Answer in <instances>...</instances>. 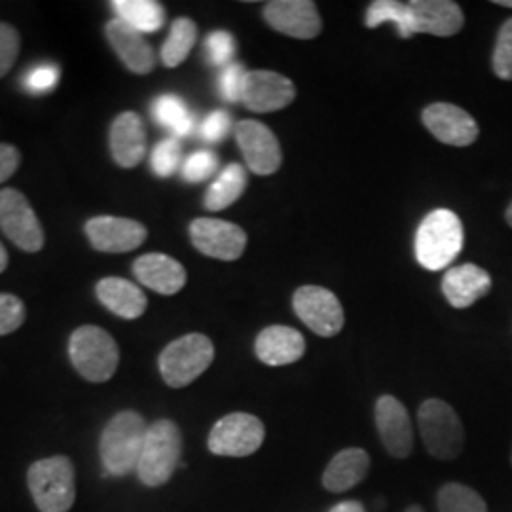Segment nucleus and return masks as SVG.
I'll use <instances>...</instances> for the list:
<instances>
[{"mask_svg":"<svg viewBox=\"0 0 512 512\" xmlns=\"http://www.w3.org/2000/svg\"><path fill=\"white\" fill-rule=\"evenodd\" d=\"M266 429L264 423L253 414L236 412L220 418L211 433L207 446L211 454L224 458H247L264 444Z\"/></svg>","mask_w":512,"mask_h":512,"instance_id":"8","label":"nucleus"},{"mask_svg":"<svg viewBox=\"0 0 512 512\" xmlns=\"http://www.w3.org/2000/svg\"><path fill=\"white\" fill-rule=\"evenodd\" d=\"M494 73L501 80H512V18L499 29L494 50Z\"/></svg>","mask_w":512,"mask_h":512,"instance_id":"35","label":"nucleus"},{"mask_svg":"<svg viewBox=\"0 0 512 512\" xmlns=\"http://www.w3.org/2000/svg\"><path fill=\"white\" fill-rule=\"evenodd\" d=\"M425 128L429 129L440 143L450 147H469L478 139V124L475 118L452 103L429 105L421 114Z\"/></svg>","mask_w":512,"mask_h":512,"instance_id":"15","label":"nucleus"},{"mask_svg":"<svg viewBox=\"0 0 512 512\" xmlns=\"http://www.w3.org/2000/svg\"><path fill=\"white\" fill-rule=\"evenodd\" d=\"M190 239L205 256L217 260H238L247 247L245 230L228 220L196 219L190 224Z\"/></svg>","mask_w":512,"mask_h":512,"instance_id":"11","label":"nucleus"},{"mask_svg":"<svg viewBox=\"0 0 512 512\" xmlns=\"http://www.w3.org/2000/svg\"><path fill=\"white\" fill-rule=\"evenodd\" d=\"M247 188V171L239 164H230L222 169L215 183L209 186L205 194V207L209 211H222L230 207L232 203L238 202L241 194Z\"/></svg>","mask_w":512,"mask_h":512,"instance_id":"28","label":"nucleus"},{"mask_svg":"<svg viewBox=\"0 0 512 512\" xmlns=\"http://www.w3.org/2000/svg\"><path fill=\"white\" fill-rule=\"evenodd\" d=\"M376 427L380 433V439L384 442L385 450L393 458H408L414 450V431L412 420L408 416V410L404 404L384 395L376 403Z\"/></svg>","mask_w":512,"mask_h":512,"instance_id":"17","label":"nucleus"},{"mask_svg":"<svg viewBox=\"0 0 512 512\" xmlns=\"http://www.w3.org/2000/svg\"><path fill=\"white\" fill-rule=\"evenodd\" d=\"M329 512H366L365 507L359 501H342L336 507H332Z\"/></svg>","mask_w":512,"mask_h":512,"instance_id":"42","label":"nucleus"},{"mask_svg":"<svg viewBox=\"0 0 512 512\" xmlns=\"http://www.w3.org/2000/svg\"><path fill=\"white\" fill-rule=\"evenodd\" d=\"M492 277L476 264H461L450 268L442 279V293L450 306L465 310L471 308L482 296L490 293Z\"/></svg>","mask_w":512,"mask_h":512,"instance_id":"20","label":"nucleus"},{"mask_svg":"<svg viewBox=\"0 0 512 512\" xmlns=\"http://www.w3.org/2000/svg\"><path fill=\"white\" fill-rule=\"evenodd\" d=\"M99 302L109 308L114 315L124 319H137L147 310V296L128 279L107 277L95 287Z\"/></svg>","mask_w":512,"mask_h":512,"instance_id":"25","label":"nucleus"},{"mask_svg":"<svg viewBox=\"0 0 512 512\" xmlns=\"http://www.w3.org/2000/svg\"><path fill=\"white\" fill-rule=\"evenodd\" d=\"M463 249V224L450 209H435L421 220L416 234V258L425 270L450 266Z\"/></svg>","mask_w":512,"mask_h":512,"instance_id":"2","label":"nucleus"},{"mask_svg":"<svg viewBox=\"0 0 512 512\" xmlns=\"http://www.w3.org/2000/svg\"><path fill=\"white\" fill-rule=\"evenodd\" d=\"M412 33H427L435 37H454L463 29V12L452 0H412Z\"/></svg>","mask_w":512,"mask_h":512,"instance_id":"18","label":"nucleus"},{"mask_svg":"<svg viewBox=\"0 0 512 512\" xmlns=\"http://www.w3.org/2000/svg\"><path fill=\"white\" fill-rule=\"evenodd\" d=\"M18 54V31L8 23H0V78L14 67Z\"/></svg>","mask_w":512,"mask_h":512,"instance_id":"40","label":"nucleus"},{"mask_svg":"<svg viewBox=\"0 0 512 512\" xmlns=\"http://www.w3.org/2000/svg\"><path fill=\"white\" fill-rule=\"evenodd\" d=\"M27 484L40 512H69L76 499L73 461L67 456L35 461L27 471Z\"/></svg>","mask_w":512,"mask_h":512,"instance_id":"4","label":"nucleus"},{"mask_svg":"<svg viewBox=\"0 0 512 512\" xmlns=\"http://www.w3.org/2000/svg\"><path fill=\"white\" fill-rule=\"evenodd\" d=\"M109 141L112 158L120 167L131 169L145 160L147 131L135 112H124L112 122Z\"/></svg>","mask_w":512,"mask_h":512,"instance_id":"19","label":"nucleus"},{"mask_svg":"<svg viewBox=\"0 0 512 512\" xmlns=\"http://www.w3.org/2000/svg\"><path fill=\"white\" fill-rule=\"evenodd\" d=\"M147 431V421L133 410H124L107 423L99 440L101 463L107 475L126 476L137 471Z\"/></svg>","mask_w":512,"mask_h":512,"instance_id":"1","label":"nucleus"},{"mask_svg":"<svg viewBox=\"0 0 512 512\" xmlns=\"http://www.w3.org/2000/svg\"><path fill=\"white\" fill-rule=\"evenodd\" d=\"M150 112H152L154 122L167 129L173 139L188 137L196 128L194 114L186 107L183 99L177 95L165 93V95L156 97L150 107Z\"/></svg>","mask_w":512,"mask_h":512,"instance_id":"26","label":"nucleus"},{"mask_svg":"<svg viewBox=\"0 0 512 512\" xmlns=\"http://www.w3.org/2000/svg\"><path fill=\"white\" fill-rule=\"evenodd\" d=\"M6 266H8V253H6L4 245L0 243V274L6 270Z\"/></svg>","mask_w":512,"mask_h":512,"instance_id":"43","label":"nucleus"},{"mask_svg":"<svg viewBox=\"0 0 512 512\" xmlns=\"http://www.w3.org/2000/svg\"><path fill=\"white\" fill-rule=\"evenodd\" d=\"M404 512H423V509H421L420 505H410Z\"/></svg>","mask_w":512,"mask_h":512,"instance_id":"45","label":"nucleus"},{"mask_svg":"<svg viewBox=\"0 0 512 512\" xmlns=\"http://www.w3.org/2000/svg\"><path fill=\"white\" fill-rule=\"evenodd\" d=\"M86 234L93 249L101 253H129L147 239V228L139 220L122 217H95L88 220Z\"/></svg>","mask_w":512,"mask_h":512,"instance_id":"16","label":"nucleus"},{"mask_svg":"<svg viewBox=\"0 0 512 512\" xmlns=\"http://www.w3.org/2000/svg\"><path fill=\"white\" fill-rule=\"evenodd\" d=\"M256 357L268 366L293 365L306 353L304 336L285 325H272L258 334L255 342Z\"/></svg>","mask_w":512,"mask_h":512,"instance_id":"23","label":"nucleus"},{"mask_svg":"<svg viewBox=\"0 0 512 512\" xmlns=\"http://www.w3.org/2000/svg\"><path fill=\"white\" fill-rule=\"evenodd\" d=\"M196 38H198V27L192 19H175L171 25L169 37L162 46V61L165 67L169 69L179 67L196 46Z\"/></svg>","mask_w":512,"mask_h":512,"instance_id":"29","label":"nucleus"},{"mask_svg":"<svg viewBox=\"0 0 512 512\" xmlns=\"http://www.w3.org/2000/svg\"><path fill=\"white\" fill-rule=\"evenodd\" d=\"M215 359V346L205 334H186L162 351L158 365L165 384L186 387L198 380Z\"/></svg>","mask_w":512,"mask_h":512,"instance_id":"7","label":"nucleus"},{"mask_svg":"<svg viewBox=\"0 0 512 512\" xmlns=\"http://www.w3.org/2000/svg\"><path fill=\"white\" fill-rule=\"evenodd\" d=\"M107 38L131 73L148 74L154 71L156 55L143 33L135 31L120 19H112L107 25Z\"/></svg>","mask_w":512,"mask_h":512,"instance_id":"22","label":"nucleus"},{"mask_svg":"<svg viewBox=\"0 0 512 512\" xmlns=\"http://www.w3.org/2000/svg\"><path fill=\"white\" fill-rule=\"evenodd\" d=\"M183 454V435L175 421L158 420L148 425L147 439L137 463V476L148 488H160L171 480Z\"/></svg>","mask_w":512,"mask_h":512,"instance_id":"3","label":"nucleus"},{"mask_svg":"<svg viewBox=\"0 0 512 512\" xmlns=\"http://www.w3.org/2000/svg\"><path fill=\"white\" fill-rule=\"evenodd\" d=\"M135 277L154 293L171 296L186 285V270L183 264L162 253L139 256L133 264Z\"/></svg>","mask_w":512,"mask_h":512,"instance_id":"21","label":"nucleus"},{"mask_svg":"<svg viewBox=\"0 0 512 512\" xmlns=\"http://www.w3.org/2000/svg\"><path fill=\"white\" fill-rule=\"evenodd\" d=\"M181 158H183V150L179 145V139L169 137L165 141H160L152 150L150 167H152L154 175L165 179V177H171L179 169Z\"/></svg>","mask_w":512,"mask_h":512,"instance_id":"32","label":"nucleus"},{"mask_svg":"<svg viewBox=\"0 0 512 512\" xmlns=\"http://www.w3.org/2000/svg\"><path fill=\"white\" fill-rule=\"evenodd\" d=\"M236 141L245 156L249 169L268 177L281 167L283 154L274 131L256 120H243L236 126Z\"/></svg>","mask_w":512,"mask_h":512,"instance_id":"12","label":"nucleus"},{"mask_svg":"<svg viewBox=\"0 0 512 512\" xmlns=\"http://www.w3.org/2000/svg\"><path fill=\"white\" fill-rule=\"evenodd\" d=\"M245 74L247 71L239 63H230L224 67L217 80L220 97L228 103H238L243 95V84H245Z\"/></svg>","mask_w":512,"mask_h":512,"instance_id":"37","label":"nucleus"},{"mask_svg":"<svg viewBox=\"0 0 512 512\" xmlns=\"http://www.w3.org/2000/svg\"><path fill=\"white\" fill-rule=\"evenodd\" d=\"M69 357L78 374L93 384L109 382L120 363L114 338L95 325L74 330L69 340Z\"/></svg>","mask_w":512,"mask_h":512,"instance_id":"5","label":"nucleus"},{"mask_svg":"<svg viewBox=\"0 0 512 512\" xmlns=\"http://www.w3.org/2000/svg\"><path fill=\"white\" fill-rule=\"evenodd\" d=\"M264 19L277 33L311 40L323 29L321 16L311 0H274L264 6Z\"/></svg>","mask_w":512,"mask_h":512,"instance_id":"13","label":"nucleus"},{"mask_svg":"<svg viewBox=\"0 0 512 512\" xmlns=\"http://www.w3.org/2000/svg\"><path fill=\"white\" fill-rule=\"evenodd\" d=\"M25 321V306L14 294L0 293V336L16 332Z\"/></svg>","mask_w":512,"mask_h":512,"instance_id":"39","label":"nucleus"},{"mask_svg":"<svg viewBox=\"0 0 512 512\" xmlns=\"http://www.w3.org/2000/svg\"><path fill=\"white\" fill-rule=\"evenodd\" d=\"M420 435L427 452L442 461L458 459L465 448V429L456 410L440 399H429L418 410Z\"/></svg>","mask_w":512,"mask_h":512,"instance_id":"6","label":"nucleus"},{"mask_svg":"<svg viewBox=\"0 0 512 512\" xmlns=\"http://www.w3.org/2000/svg\"><path fill=\"white\" fill-rule=\"evenodd\" d=\"M505 217H507V222L512 226V203L509 205V209H507V215H505Z\"/></svg>","mask_w":512,"mask_h":512,"instance_id":"46","label":"nucleus"},{"mask_svg":"<svg viewBox=\"0 0 512 512\" xmlns=\"http://www.w3.org/2000/svg\"><path fill=\"white\" fill-rule=\"evenodd\" d=\"M437 505L439 512H488L482 495L459 482H450L440 488Z\"/></svg>","mask_w":512,"mask_h":512,"instance_id":"31","label":"nucleus"},{"mask_svg":"<svg viewBox=\"0 0 512 512\" xmlns=\"http://www.w3.org/2000/svg\"><path fill=\"white\" fill-rule=\"evenodd\" d=\"M219 167V158L213 150H196L194 154H190L184 160L183 167H181V175H183L186 183H202L205 179H209L211 175H215Z\"/></svg>","mask_w":512,"mask_h":512,"instance_id":"33","label":"nucleus"},{"mask_svg":"<svg viewBox=\"0 0 512 512\" xmlns=\"http://www.w3.org/2000/svg\"><path fill=\"white\" fill-rule=\"evenodd\" d=\"M511 463H512V454H511Z\"/></svg>","mask_w":512,"mask_h":512,"instance_id":"47","label":"nucleus"},{"mask_svg":"<svg viewBox=\"0 0 512 512\" xmlns=\"http://www.w3.org/2000/svg\"><path fill=\"white\" fill-rule=\"evenodd\" d=\"M205 54L213 67L224 69L234 63L236 40L226 31H215L205 40Z\"/></svg>","mask_w":512,"mask_h":512,"instance_id":"34","label":"nucleus"},{"mask_svg":"<svg viewBox=\"0 0 512 512\" xmlns=\"http://www.w3.org/2000/svg\"><path fill=\"white\" fill-rule=\"evenodd\" d=\"M495 4H499L503 8H512V0H495Z\"/></svg>","mask_w":512,"mask_h":512,"instance_id":"44","label":"nucleus"},{"mask_svg":"<svg viewBox=\"0 0 512 512\" xmlns=\"http://www.w3.org/2000/svg\"><path fill=\"white\" fill-rule=\"evenodd\" d=\"M296 97L294 84L274 71H247L243 84V105L253 112H275L289 107Z\"/></svg>","mask_w":512,"mask_h":512,"instance_id":"14","label":"nucleus"},{"mask_svg":"<svg viewBox=\"0 0 512 512\" xmlns=\"http://www.w3.org/2000/svg\"><path fill=\"white\" fill-rule=\"evenodd\" d=\"M368 469L370 458L363 448H346L330 459L323 473V486L332 494H344L365 480Z\"/></svg>","mask_w":512,"mask_h":512,"instance_id":"24","label":"nucleus"},{"mask_svg":"<svg viewBox=\"0 0 512 512\" xmlns=\"http://www.w3.org/2000/svg\"><path fill=\"white\" fill-rule=\"evenodd\" d=\"M0 228L21 251L38 253L44 247V230L29 200L14 188L0 190Z\"/></svg>","mask_w":512,"mask_h":512,"instance_id":"10","label":"nucleus"},{"mask_svg":"<svg viewBox=\"0 0 512 512\" xmlns=\"http://www.w3.org/2000/svg\"><path fill=\"white\" fill-rule=\"evenodd\" d=\"M59 78H61L59 67H55L52 63H40L31 71H27V74L23 76V84H25L27 92L33 93V95H44V93L54 90Z\"/></svg>","mask_w":512,"mask_h":512,"instance_id":"36","label":"nucleus"},{"mask_svg":"<svg viewBox=\"0 0 512 512\" xmlns=\"http://www.w3.org/2000/svg\"><path fill=\"white\" fill-rule=\"evenodd\" d=\"M19 167L18 148L0 143V183L8 181Z\"/></svg>","mask_w":512,"mask_h":512,"instance_id":"41","label":"nucleus"},{"mask_svg":"<svg viewBox=\"0 0 512 512\" xmlns=\"http://www.w3.org/2000/svg\"><path fill=\"white\" fill-rule=\"evenodd\" d=\"M232 129V118L228 112L224 110H215L211 114H207L198 128V135L203 143L209 145H217L220 141L226 139V135Z\"/></svg>","mask_w":512,"mask_h":512,"instance_id":"38","label":"nucleus"},{"mask_svg":"<svg viewBox=\"0 0 512 512\" xmlns=\"http://www.w3.org/2000/svg\"><path fill=\"white\" fill-rule=\"evenodd\" d=\"M293 306L298 319L317 336L332 338L344 329V308L336 294L325 287L306 285L293 296Z\"/></svg>","mask_w":512,"mask_h":512,"instance_id":"9","label":"nucleus"},{"mask_svg":"<svg viewBox=\"0 0 512 512\" xmlns=\"http://www.w3.org/2000/svg\"><path fill=\"white\" fill-rule=\"evenodd\" d=\"M112 10L120 21L128 23L139 33H156L164 27L165 10L154 0H114Z\"/></svg>","mask_w":512,"mask_h":512,"instance_id":"27","label":"nucleus"},{"mask_svg":"<svg viewBox=\"0 0 512 512\" xmlns=\"http://www.w3.org/2000/svg\"><path fill=\"white\" fill-rule=\"evenodd\" d=\"M384 23H393L401 38H410L412 33V12L408 2L397 0H376L366 12V27L374 29Z\"/></svg>","mask_w":512,"mask_h":512,"instance_id":"30","label":"nucleus"}]
</instances>
